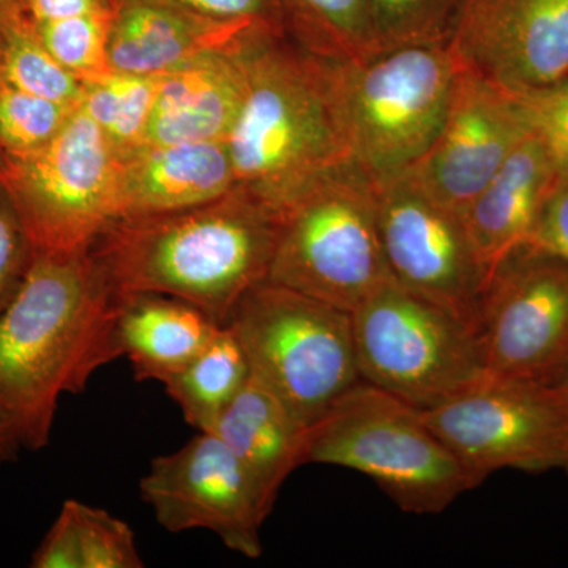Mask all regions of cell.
I'll return each instance as SVG.
<instances>
[{
    "instance_id": "14",
    "label": "cell",
    "mask_w": 568,
    "mask_h": 568,
    "mask_svg": "<svg viewBox=\"0 0 568 568\" xmlns=\"http://www.w3.org/2000/svg\"><path fill=\"white\" fill-rule=\"evenodd\" d=\"M528 134L515 93L462 67L443 129L406 173L463 216Z\"/></svg>"
},
{
    "instance_id": "5",
    "label": "cell",
    "mask_w": 568,
    "mask_h": 568,
    "mask_svg": "<svg viewBox=\"0 0 568 568\" xmlns=\"http://www.w3.org/2000/svg\"><path fill=\"white\" fill-rule=\"evenodd\" d=\"M305 462L373 478L407 514H443L477 488L422 410L364 381L310 426Z\"/></svg>"
},
{
    "instance_id": "38",
    "label": "cell",
    "mask_w": 568,
    "mask_h": 568,
    "mask_svg": "<svg viewBox=\"0 0 568 568\" xmlns=\"http://www.w3.org/2000/svg\"><path fill=\"white\" fill-rule=\"evenodd\" d=\"M21 9V0H0V40L10 18Z\"/></svg>"
},
{
    "instance_id": "34",
    "label": "cell",
    "mask_w": 568,
    "mask_h": 568,
    "mask_svg": "<svg viewBox=\"0 0 568 568\" xmlns=\"http://www.w3.org/2000/svg\"><path fill=\"white\" fill-rule=\"evenodd\" d=\"M526 245L568 265V178L556 182Z\"/></svg>"
},
{
    "instance_id": "24",
    "label": "cell",
    "mask_w": 568,
    "mask_h": 568,
    "mask_svg": "<svg viewBox=\"0 0 568 568\" xmlns=\"http://www.w3.org/2000/svg\"><path fill=\"white\" fill-rule=\"evenodd\" d=\"M159 78L112 71L84 84L81 110L102 129L121 160L144 145Z\"/></svg>"
},
{
    "instance_id": "6",
    "label": "cell",
    "mask_w": 568,
    "mask_h": 568,
    "mask_svg": "<svg viewBox=\"0 0 568 568\" xmlns=\"http://www.w3.org/2000/svg\"><path fill=\"white\" fill-rule=\"evenodd\" d=\"M278 219L268 282L347 313L395 282L381 241L377 185L354 162L324 175Z\"/></svg>"
},
{
    "instance_id": "16",
    "label": "cell",
    "mask_w": 568,
    "mask_h": 568,
    "mask_svg": "<svg viewBox=\"0 0 568 568\" xmlns=\"http://www.w3.org/2000/svg\"><path fill=\"white\" fill-rule=\"evenodd\" d=\"M254 29L267 28L212 20L166 0H110L108 59L115 73L160 77Z\"/></svg>"
},
{
    "instance_id": "12",
    "label": "cell",
    "mask_w": 568,
    "mask_h": 568,
    "mask_svg": "<svg viewBox=\"0 0 568 568\" xmlns=\"http://www.w3.org/2000/svg\"><path fill=\"white\" fill-rule=\"evenodd\" d=\"M489 375L547 381L568 357V265L528 245L489 272L480 308Z\"/></svg>"
},
{
    "instance_id": "1",
    "label": "cell",
    "mask_w": 568,
    "mask_h": 568,
    "mask_svg": "<svg viewBox=\"0 0 568 568\" xmlns=\"http://www.w3.org/2000/svg\"><path fill=\"white\" fill-rule=\"evenodd\" d=\"M118 310L119 295L91 250L33 252L0 316V410L22 447H47L62 395L81 394L97 369L121 358Z\"/></svg>"
},
{
    "instance_id": "26",
    "label": "cell",
    "mask_w": 568,
    "mask_h": 568,
    "mask_svg": "<svg viewBox=\"0 0 568 568\" xmlns=\"http://www.w3.org/2000/svg\"><path fill=\"white\" fill-rule=\"evenodd\" d=\"M465 0H368L377 50L448 43Z\"/></svg>"
},
{
    "instance_id": "13",
    "label": "cell",
    "mask_w": 568,
    "mask_h": 568,
    "mask_svg": "<svg viewBox=\"0 0 568 568\" xmlns=\"http://www.w3.org/2000/svg\"><path fill=\"white\" fill-rule=\"evenodd\" d=\"M142 500L163 529H204L248 559L263 555L265 510L233 452L215 433L197 432L185 446L153 458L141 478Z\"/></svg>"
},
{
    "instance_id": "28",
    "label": "cell",
    "mask_w": 568,
    "mask_h": 568,
    "mask_svg": "<svg viewBox=\"0 0 568 568\" xmlns=\"http://www.w3.org/2000/svg\"><path fill=\"white\" fill-rule=\"evenodd\" d=\"M77 110L0 80V153L24 155L43 148L58 136Z\"/></svg>"
},
{
    "instance_id": "22",
    "label": "cell",
    "mask_w": 568,
    "mask_h": 568,
    "mask_svg": "<svg viewBox=\"0 0 568 568\" xmlns=\"http://www.w3.org/2000/svg\"><path fill=\"white\" fill-rule=\"evenodd\" d=\"M250 375L244 347L231 328L223 325L211 345L181 372L168 377L163 386L186 424L196 432H212Z\"/></svg>"
},
{
    "instance_id": "7",
    "label": "cell",
    "mask_w": 568,
    "mask_h": 568,
    "mask_svg": "<svg viewBox=\"0 0 568 568\" xmlns=\"http://www.w3.org/2000/svg\"><path fill=\"white\" fill-rule=\"evenodd\" d=\"M250 373L305 428L361 383L353 316L282 284H256L226 321Z\"/></svg>"
},
{
    "instance_id": "15",
    "label": "cell",
    "mask_w": 568,
    "mask_h": 568,
    "mask_svg": "<svg viewBox=\"0 0 568 568\" xmlns=\"http://www.w3.org/2000/svg\"><path fill=\"white\" fill-rule=\"evenodd\" d=\"M463 69L507 91L568 80V0H465L452 32Z\"/></svg>"
},
{
    "instance_id": "29",
    "label": "cell",
    "mask_w": 568,
    "mask_h": 568,
    "mask_svg": "<svg viewBox=\"0 0 568 568\" xmlns=\"http://www.w3.org/2000/svg\"><path fill=\"white\" fill-rule=\"evenodd\" d=\"M80 529L82 568H141L136 537L125 521L103 508L74 499Z\"/></svg>"
},
{
    "instance_id": "18",
    "label": "cell",
    "mask_w": 568,
    "mask_h": 568,
    "mask_svg": "<svg viewBox=\"0 0 568 568\" xmlns=\"http://www.w3.org/2000/svg\"><path fill=\"white\" fill-rule=\"evenodd\" d=\"M234 189L226 141L144 145L122 160L121 219L186 211Z\"/></svg>"
},
{
    "instance_id": "33",
    "label": "cell",
    "mask_w": 568,
    "mask_h": 568,
    "mask_svg": "<svg viewBox=\"0 0 568 568\" xmlns=\"http://www.w3.org/2000/svg\"><path fill=\"white\" fill-rule=\"evenodd\" d=\"M182 9L216 21L250 22L284 32L278 0H166Z\"/></svg>"
},
{
    "instance_id": "17",
    "label": "cell",
    "mask_w": 568,
    "mask_h": 568,
    "mask_svg": "<svg viewBox=\"0 0 568 568\" xmlns=\"http://www.w3.org/2000/svg\"><path fill=\"white\" fill-rule=\"evenodd\" d=\"M246 36L160 74L144 145L227 140L245 97Z\"/></svg>"
},
{
    "instance_id": "10",
    "label": "cell",
    "mask_w": 568,
    "mask_h": 568,
    "mask_svg": "<svg viewBox=\"0 0 568 568\" xmlns=\"http://www.w3.org/2000/svg\"><path fill=\"white\" fill-rule=\"evenodd\" d=\"M422 416L477 487L497 470L566 469L568 414L547 381L488 373Z\"/></svg>"
},
{
    "instance_id": "19",
    "label": "cell",
    "mask_w": 568,
    "mask_h": 568,
    "mask_svg": "<svg viewBox=\"0 0 568 568\" xmlns=\"http://www.w3.org/2000/svg\"><path fill=\"white\" fill-rule=\"evenodd\" d=\"M559 178L544 144L529 133L474 197L463 222L488 275L508 254L528 244Z\"/></svg>"
},
{
    "instance_id": "8",
    "label": "cell",
    "mask_w": 568,
    "mask_h": 568,
    "mask_svg": "<svg viewBox=\"0 0 568 568\" xmlns=\"http://www.w3.org/2000/svg\"><path fill=\"white\" fill-rule=\"evenodd\" d=\"M121 156L81 106L43 148L0 153V185L33 252L91 250L121 219Z\"/></svg>"
},
{
    "instance_id": "30",
    "label": "cell",
    "mask_w": 568,
    "mask_h": 568,
    "mask_svg": "<svg viewBox=\"0 0 568 568\" xmlns=\"http://www.w3.org/2000/svg\"><path fill=\"white\" fill-rule=\"evenodd\" d=\"M514 93L529 133L544 144L560 178H568V80Z\"/></svg>"
},
{
    "instance_id": "32",
    "label": "cell",
    "mask_w": 568,
    "mask_h": 568,
    "mask_svg": "<svg viewBox=\"0 0 568 568\" xmlns=\"http://www.w3.org/2000/svg\"><path fill=\"white\" fill-rule=\"evenodd\" d=\"M33 568H82L80 529L74 499L63 503L58 518L33 551Z\"/></svg>"
},
{
    "instance_id": "3",
    "label": "cell",
    "mask_w": 568,
    "mask_h": 568,
    "mask_svg": "<svg viewBox=\"0 0 568 568\" xmlns=\"http://www.w3.org/2000/svg\"><path fill=\"white\" fill-rule=\"evenodd\" d=\"M245 97L226 144L235 186L280 213L353 162L328 58L256 29L242 44Z\"/></svg>"
},
{
    "instance_id": "27",
    "label": "cell",
    "mask_w": 568,
    "mask_h": 568,
    "mask_svg": "<svg viewBox=\"0 0 568 568\" xmlns=\"http://www.w3.org/2000/svg\"><path fill=\"white\" fill-rule=\"evenodd\" d=\"M32 24L52 58L82 84L112 73L108 59L110 7L99 13Z\"/></svg>"
},
{
    "instance_id": "31",
    "label": "cell",
    "mask_w": 568,
    "mask_h": 568,
    "mask_svg": "<svg viewBox=\"0 0 568 568\" xmlns=\"http://www.w3.org/2000/svg\"><path fill=\"white\" fill-rule=\"evenodd\" d=\"M33 260V246L9 194L0 185V316L18 294Z\"/></svg>"
},
{
    "instance_id": "35",
    "label": "cell",
    "mask_w": 568,
    "mask_h": 568,
    "mask_svg": "<svg viewBox=\"0 0 568 568\" xmlns=\"http://www.w3.org/2000/svg\"><path fill=\"white\" fill-rule=\"evenodd\" d=\"M22 11L32 22L65 20L108 10L110 0H21Z\"/></svg>"
},
{
    "instance_id": "11",
    "label": "cell",
    "mask_w": 568,
    "mask_h": 568,
    "mask_svg": "<svg viewBox=\"0 0 568 568\" xmlns=\"http://www.w3.org/2000/svg\"><path fill=\"white\" fill-rule=\"evenodd\" d=\"M377 222L395 282L447 310L480 335L488 272L477 257L463 216L405 173L377 185Z\"/></svg>"
},
{
    "instance_id": "2",
    "label": "cell",
    "mask_w": 568,
    "mask_h": 568,
    "mask_svg": "<svg viewBox=\"0 0 568 568\" xmlns=\"http://www.w3.org/2000/svg\"><path fill=\"white\" fill-rule=\"evenodd\" d=\"M278 223V213L235 186L186 211L119 219L91 252L115 294L171 295L226 325L268 278Z\"/></svg>"
},
{
    "instance_id": "9",
    "label": "cell",
    "mask_w": 568,
    "mask_h": 568,
    "mask_svg": "<svg viewBox=\"0 0 568 568\" xmlns=\"http://www.w3.org/2000/svg\"><path fill=\"white\" fill-rule=\"evenodd\" d=\"M351 316L361 379L418 410L443 405L488 375L480 335L396 282Z\"/></svg>"
},
{
    "instance_id": "25",
    "label": "cell",
    "mask_w": 568,
    "mask_h": 568,
    "mask_svg": "<svg viewBox=\"0 0 568 568\" xmlns=\"http://www.w3.org/2000/svg\"><path fill=\"white\" fill-rule=\"evenodd\" d=\"M0 80L22 92L73 108H80L84 100V84L52 58L22 7L3 29Z\"/></svg>"
},
{
    "instance_id": "36",
    "label": "cell",
    "mask_w": 568,
    "mask_h": 568,
    "mask_svg": "<svg viewBox=\"0 0 568 568\" xmlns=\"http://www.w3.org/2000/svg\"><path fill=\"white\" fill-rule=\"evenodd\" d=\"M20 448L22 446L17 429H14L10 418L0 410V463L17 458Z\"/></svg>"
},
{
    "instance_id": "23",
    "label": "cell",
    "mask_w": 568,
    "mask_h": 568,
    "mask_svg": "<svg viewBox=\"0 0 568 568\" xmlns=\"http://www.w3.org/2000/svg\"><path fill=\"white\" fill-rule=\"evenodd\" d=\"M284 31L324 58L358 59L377 50L368 0H278Z\"/></svg>"
},
{
    "instance_id": "37",
    "label": "cell",
    "mask_w": 568,
    "mask_h": 568,
    "mask_svg": "<svg viewBox=\"0 0 568 568\" xmlns=\"http://www.w3.org/2000/svg\"><path fill=\"white\" fill-rule=\"evenodd\" d=\"M551 383L555 384L556 388H558L560 398H562L568 414V357L567 361L564 362L562 366H560L559 372L556 373V376L552 377ZM564 470L568 474V462L566 469Z\"/></svg>"
},
{
    "instance_id": "4",
    "label": "cell",
    "mask_w": 568,
    "mask_h": 568,
    "mask_svg": "<svg viewBox=\"0 0 568 568\" xmlns=\"http://www.w3.org/2000/svg\"><path fill=\"white\" fill-rule=\"evenodd\" d=\"M328 62L351 160L376 185L405 174L446 122L462 71L450 44H405Z\"/></svg>"
},
{
    "instance_id": "20",
    "label": "cell",
    "mask_w": 568,
    "mask_h": 568,
    "mask_svg": "<svg viewBox=\"0 0 568 568\" xmlns=\"http://www.w3.org/2000/svg\"><path fill=\"white\" fill-rule=\"evenodd\" d=\"M212 433L233 452L271 514L286 478L306 463L308 428L250 375Z\"/></svg>"
},
{
    "instance_id": "21",
    "label": "cell",
    "mask_w": 568,
    "mask_h": 568,
    "mask_svg": "<svg viewBox=\"0 0 568 568\" xmlns=\"http://www.w3.org/2000/svg\"><path fill=\"white\" fill-rule=\"evenodd\" d=\"M223 325L171 295H119L115 339L138 381L164 383L211 345Z\"/></svg>"
}]
</instances>
